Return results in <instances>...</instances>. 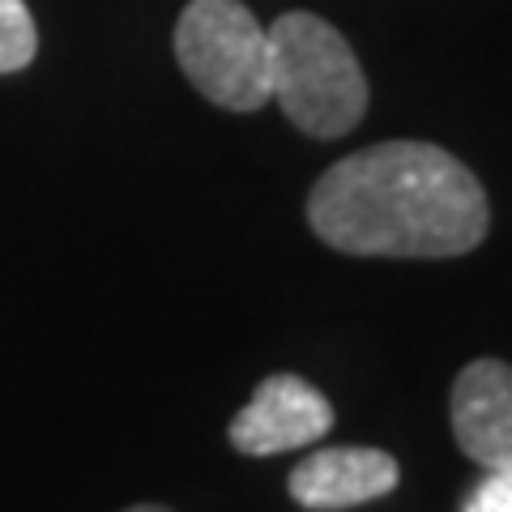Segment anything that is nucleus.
<instances>
[{
	"mask_svg": "<svg viewBox=\"0 0 512 512\" xmlns=\"http://www.w3.org/2000/svg\"><path fill=\"white\" fill-rule=\"evenodd\" d=\"M461 512H512V470L491 474L487 483L470 495V504Z\"/></svg>",
	"mask_w": 512,
	"mask_h": 512,
	"instance_id": "8",
	"label": "nucleus"
},
{
	"mask_svg": "<svg viewBox=\"0 0 512 512\" xmlns=\"http://www.w3.org/2000/svg\"><path fill=\"white\" fill-rule=\"evenodd\" d=\"M402 483V466L384 448L342 444V448H320L308 453L286 478L291 500L312 512H338L355 508L367 500H380Z\"/></svg>",
	"mask_w": 512,
	"mask_h": 512,
	"instance_id": "6",
	"label": "nucleus"
},
{
	"mask_svg": "<svg viewBox=\"0 0 512 512\" xmlns=\"http://www.w3.org/2000/svg\"><path fill=\"white\" fill-rule=\"evenodd\" d=\"M39 52V30L22 0H0V73L26 69Z\"/></svg>",
	"mask_w": 512,
	"mask_h": 512,
	"instance_id": "7",
	"label": "nucleus"
},
{
	"mask_svg": "<svg viewBox=\"0 0 512 512\" xmlns=\"http://www.w3.org/2000/svg\"><path fill=\"white\" fill-rule=\"evenodd\" d=\"M269 35V103L299 133L333 141L367 116V77L338 26L316 13H282Z\"/></svg>",
	"mask_w": 512,
	"mask_h": 512,
	"instance_id": "2",
	"label": "nucleus"
},
{
	"mask_svg": "<svg viewBox=\"0 0 512 512\" xmlns=\"http://www.w3.org/2000/svg\"><path fill=\"white\" fill-rule=\"evenodd\" d=\"M316 239L346 256L444 261L487 239L491 205L474 171L427 141H380L338 158L308 192Z\"/></svg>",
	"mask_w": 512,
	"mask_h": 512,
	"instance_id": "1",
	"label": "nucleus"
},
{
	"mask_svg": "<svg viewBox=\"0 0 512 512\" xmlns=\"http://www.w3.org/2000/svg\"><path fill=\"white\" fill-rule=\"evenodd\" d=\"M329 427H333L329 397L312 389L303 376L278 372L256 384L252 402L231 419L227 436L244 457H274L316 444Z\"/></svg>",
	"mask_w": 512,
	"mask_h": 512,
	"instance_id": "4",
	"label": "nucleus"
},
{
	"mask_svg": "<svg viewBox=\"0 0 512 512\" xmlns=\"http://www.w3.org/2000/svg\"><path fill=\"white\" fill-rule=\"evenodd\" d=\"M175 60L214 107L269 103V35L244 0H188L175 22Z\"/></svg>",
	"mask_w": 512,
	"mask_h": 512,
	"instance_id": "3",
	"label": "nucleus"
},
{
	"mask_svg": "<svg viewBox=\"0 0 512 512\" xmlns=\"http://www.w3.org/2000/svg\"><path fill=\"white\" fill-rule=\"evenodd\" d=\"M453 440L491 474L512 470V367L504 359H474L461 367L448 397Z\"/></svg>",
	"mask_w": 512,
	"mask_h": 512,
	"instance_id": "5",
	"label": "nucleus"
},
{
	"mask_svg": "<svg viewBox=\"0 0 512 512\" xmlns=\"http://www.w3.org/2000/svg\"><path fill=\"white\" fill-rule=\"evenodd\" d=\"M124 512H171V508H163V504H137V508H124Z\"/></svg>",
	"mask_w": 512,
	"mask_h": 512,
	"instance_id": "9",
	"label": "nucleus"
}]
</instances>
